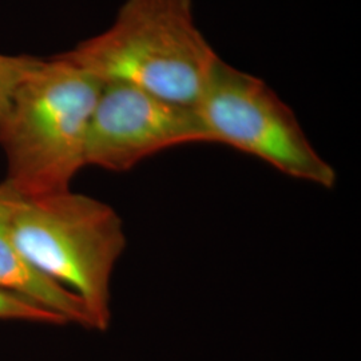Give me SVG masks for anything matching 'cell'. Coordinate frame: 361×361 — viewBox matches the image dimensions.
Returning <instances> with one entry per match:
<instances>
[{"mask_svg": "<svg viewBox=\"0 0 361 361\" xmlns=\"http://www.w3.org/2000/svg\"><path fill=\"white\" fill-rule=\"evenodd\" d=\"M42 59L31 55L0 54V129L8 116L13 95L23 79L40 63Z\"/></svg>", "mask_w": 361, "mask_h": 361, "instance_id": "cell-7", "label": "cell"}, {"mask_svg": "<svg viewBox=\"0 0 361 361\" xmlns=\"http://www.w3.org/2000/svg\"><path fill=\"white\" fill-rule=\"evenodd\" d=\"M210 142L195 107L123 83H104L86 140V166L123 173L188 143Z\"/></svg>", "mask_w": 361, "mask_h": 361, "instance_id": "cell-5", "label": "cell"}, {"mask_svg": "<svg viewBox=\"0 0 361 361\" xmlns=\"http://www.w3.org/2000/svg\"><path fill=\"white\" fill-rule=\"evenodd\" d=\"M56 56L102 83L193 107L219 59L195 23L192 0H125L107 30Z\"/></svg>", "mask_w": 361, "mask_h": 361, "instance_id": "cell-1", "label": "cell"}, {"mask_svg": "<svg viewBox=\"0 0 361 361\" xmlns=\"http://www.w3.org/2000/svg\"><path fill=\"white\" fill-rule=\"evenodd\" d=\"M10 233L27 262L80 298L92 329L111 324V279L128 238L116 209L70 190L37 198L13 195Z\"/></svg>", "mask_w": 361, "mask_h": 361, "instance_id": "cell-3", "label": "cell"}, {"mask_svg": "<svg viewBox=\"0 0 361 361\" xmlns=\"http://www.w3.org/2000/svg\"><path fill=\"white\" fill-rule=\"evenodd\" d=\"M0 320L50 325L66 324L59 316L42 308L37 302L4 289H0Z\"/></svg>", "mask_w": 361, "mask_h": 361, "instance_id": "cell-8", "label": "cell"}, {"mask_svg": "<svg viewBox=\"0 0 361 361\" xmlns=\"http://www.w3.org/2000/svg\"><path fill=\"white\" fill-rule=\"evenodd\" d=\"M13 198V194L0 183V289L26 297L66 324L92 329L89 312L80 298L35 271L15 245L8 225Z\"/></svg>", "mask_w": 361, "mask_h": 361, "instance_id": "cell-6", "label": "cell"}, {"mask_svg": "<svg viewBox=\"0 0 361 361\" xmlns=\"http://www.w3.org/2000/svg\"><path fill=\"white\" fill-rule=\"evenodd\" d=\"M104 83L59 56L42 59L13 95L0 129L7 159L1 183L19 198L70 190Z\"/></svg>", "mask_w": 361, "mask_h": 361, "instance_id": "cell-2", "label": "cell"}, {"mask_svg": "<svg viewBox=\"0 0 361 361\" xmlns=\"http://www.w3.org/2000/svg\"><path fill=\"white\" fill-rule=\"evenodd\" d=\"M195 110L210 142L253 155L286 176L332 189L337 174L292 109L259 78L219 56Z\"/></svg>", "mask_w": 361, "mask_h": 361, "instance_id": "cell-4", "label": "cell"}]
</instances>
